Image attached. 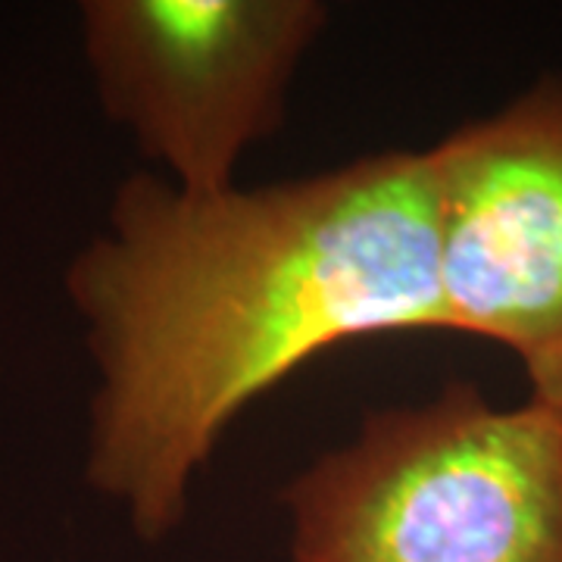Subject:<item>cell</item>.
I'll return each instance as SVG.
<instances>
[{
  "mask_svg": "<svg viewBox=\"0 0 562 562\" xmlns=\"http://www.w3.org/2000/svg\"><path fill=\"white\" fill-rule=\"evenodd\" d=\"M425 154L450 328L506 347L528 401L562 413V76Z\"/></svg>",
  "mask_w": 562,
  "mask_h": 562,
  "instance_id": "4",
  "label": "cell"
},
{
  "mask_svg": "<svg viewBox=\"0 0 562 562\" xmlns=\"http://www.w3.org/2000/svg\"><path fill=\"white\" fill-rule=\"evenodd\" d=\"M281 503L291 562H562V413L453 382L369 409Z\"/></svg>",
  "mask_w": 562,
  "mask_h": 562,
  "instance_id": "2",
  "label": "cell"
},
{
  "mask_svg": "<svg viewBox=\"0 0 562 562\" xmlns=\"http://www.w3.org/2000/svg\"><path fill=\"white\" fill-rule=\"evenodd\" d=\"M98 369L85 482L166 541L232 422L331 347L453 331L425 150L188 194L135 172L66 266Z\"/></svg>",
  "mask_w": 562,
  "mask_h": 562,
  "instance_id": "1",
  "label": "cell"
},
{
  "mask_svg": "<svg viewBox=\"0 0 562 562\" xmlns=\"http://www.w3.org/2000/svg\"><path fill=\"white\" fill-rule=\"evenodd\" d=\"M325 22L319 0H88L79 38L103 116L162 181L220 194L281 128Z\"/></svg>",
  "mask_w": 562,
  "mask_h": 562,
  "instance_id": "3",
  "label": "cell"
}]
</instances>
